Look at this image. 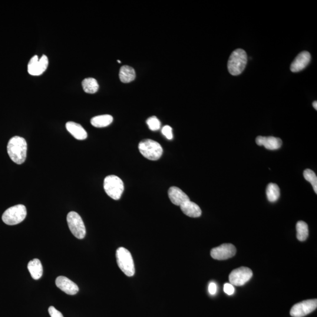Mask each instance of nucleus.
I'll return each mask as SVG.
<instances>
[{"label": "nucleus", "instance_id": "obj_1", "mask_svg": "<svg viewBox=\"0 0 317 317\" xmlns=\"http://www.w3.org/2000/svg\"><path fill=\"white\" fill-rule=\"evenodd\" d=\"M7 152L14 163L18 164L24 163L27 153V144L25 139L18 136L11 138L7 145Z\"/></svg>", "mask_w": 317, "mask_h": 317}, {"label": "nucleus", "instance_id": "obj_2", "mask_svg": "<svg viewBox=\"0 0 317 317\" xmlns=\"http://www.w3.org/2000/svg\"><path fill=\"white\" fill-rule=\"evenodd\" d=\"M247 53L243 49H236L230 55L227 63L229 73L234 76L242 73L247 63Z\"/></svg>", "mask_w": 317, "mask_h": 317}, {"label": "nucleus", "instance_id": "obj_3", "mask_svg": "<svg viewBox=\"0 0 317 317\" xmlns=\"http://www.w3.org/2000/svg\"><path fill=\"white\" fill-rule=\"evenodd\" d=\"M139 150L145 158L149 160L159 159L163 154V149L157 142L152 140H144L139 144Z\"/></svg>", "mask_w": 317, "mask_h": 317}, {"label": "nucleus", "instance_id": "obj_4", "mask_svg": "<svg viewBox=\"0 0 317 317\" xmlns=\"http://www.w3.org/2000/svg\"><path fill=\"white\" fill-rule=\"evenodd\" d=\"M117 264L125 275L132 277L135 275V268L132 254L124 247H120L116 252Z\"/></svg>", "mask_w": 317, "mask_h": 317}, {"label": "nucleus", "instance_id": "obj_5", "mask_svg": "<svg viewBox=\"0 0 317 317\" xmlns=\"http://www.w3.org/2000/svg\"><path fill=\"white\" fill-rule=\"evenodd\" d=\"M104 188L106 193L115 200L120 199L124 190L123 181L115 175H110L105 178Z\"/></svg>", "mask_w": 317, "mask_h": 317}, {"label": "nucleus", "instance_id": "obj_6", "mask_svg": "<svg viewBox=\"0 0 317 317\" xmlns=\"http://www.w3.org/2000/svg\"><path fill=\"white\" fill-rule=\"evenodd\" d=\"M26 209L22 204H18L6 210L3 213L2 220L7 225L13 226L20 223L25 219Z\"/></svg>", "mask_w": 317, "mask_h": 317}, {"label": "nucleus", "instance_id": "obj_7", "mask_svg": "<svg viewBox=\"0 0 317 317\" xmlns=\"http://www.w3.org/2000/svg\"><path fill=\"white\" fill-rule=\"evenodd\" d=\"M67 220L72 234L78 239H83L86 235V229L81 217L75 211H71L68 214Z\"/></svg>", "mask_w": 317, "mask_h": 317}, {"label": "nucleus", "instance_id": "obj_8", "mask_svg": "<svg viewBox=\"0 0 317 317\" xmlns=\"http://www.w3.org/2000/svg\"><path fill=\"white\" fill-rule=\"evenodd\" d=\"M253 277L252 270L246 267H241L234 270L230 274L229 281L231 285L235 286H242Z\"/></svg>", "mask_w": 317, "mask_h": 317}, {"label": "nucleus", "instance_id": "obj_9", "mask_svg": "<svg viewBox=\"0 0 317 317\" xmlns=\"http://www.w3.org/2000/svg\"><path fill=\"white\" fill-rule=\"evenodd\" d=\"M317 307V299L305 300L294 306L290 310V315L293 317H303L315 311Z\"/></svg>", "mask_w": 317, "mask_h": 317}, {"label": "nucleus", "instance_id": "obj_10", "mask_svg": "<svg viewBox=\"0 0 317 317\" xmlns=\"http://www.w3.org/2000/svg\"><path fill=\"white\" fill-rule=\"evenodd\" d=\"M48 63L47 56L43 55L40 58H39L37 55H34L28 62V73L33 76L41 75L47 69Z\"/></svg>", "mask_w": 317, "mask_h": 317}, {"label": "nucleus", "instance_id": "obj_11", "mask_svg": "<svg viewBox=\"0 0 317 317\" xmlns=\"http://www.w3.org/2000/svg\"><path fill=\"white\" fill-rule=\"evenodd\" d=\"M236 249L232 244H223L211 250L210 255L213 259L224 260L235 256Z\"/></svg>", "mask_w": 317, "mask_h": 317}, {"label": "nucleus", "instance_id": "obj_12", "mask_svg": "<svg viewBox=\"0 0 317 317\" xmlns=\"http://www.w3.org/2000/svg\"><path fill=\"white\" fill-rule=\"evenodd\" d=\"M55 285L58 288L68 295H75L79 292L78 286L64 276L58 277L55 280Z\"/></svg>", "mask_w": 317, "mask_h": 317}, {"label": "nucleus", "instance_id": "obj_13", "mask_svg": "<svg viewBox=\"0 0 317 317\" xmlns=\"http://www.w3.org/2000/svg\"><path fill=\"white\" fill-rule=\"evenodd\" d=\"M311 54L308 51H303L297 56L290 66L293 72H299L305 69L311 61Z\"/></svg>", "mask_w": 317, "mask_h": 317}, {"label": "nucleus", "instance_id": "obj_14", "mask_svg": "<svg viewBox=\"0 0 317 317\" xmlns=\"http://www.w3.org/2000/svg\"><path fill=\"white\" fill-rule=\"evenodd\" d=\"M256 143L259 146H263L267 150H279L282 146L283 142L280 138L274 137H257Z\"/></svg>", "mask_w": 317, "mask_h": 317}, {"label": "nucleus", "instance_id": "obj_15", "mask_svg": "<svg viewBox=\"0 0 317 317\" xmlns=\"http://www.w3.org/2000/svg\"><path fill=\"white\" fill-rule=\"evenodd\" d=\"M168 195L171 202L176 206H181V204L187 201H189V197L183 192L179 187L172 186L170 187L168 191Z\"/></svg>", "mask_w": 317, "mask_h": 317}, {"label": "nucleus", "instance_id": "obj_16", "mask_svg": "<svg viewBox=\"0 0 317 317\" xmlns=\"http://www.w3.org/2000/svg\"><path fill=\"white\" fill-rule=\"evenodd\" d=\"M66 128L72 136L78 140H85L88 137L87 132L80 124L74 122H68Z\"/></svg>", "mask_w": 317, "mask_h": 317}, {"label": "nucleus", "instance_id": "obj_17", "mask_svg": "<svg viewBox=\"0 0 317 317\" xmlns=\"http://www.w3.org/2000/svg\"><path fill=\"white\" fill-rule=\"evenodd\" d=\"M181 211L186 216L190 217H199L201 215V210L199 206L190 200L180 206Z\"/></svg>", "mask_w": 317, "mask_h": 317}, {"label": "nucleus", "instance_id": "obj_18", "mask_svg": "<svg viewBox=\"0 0 317 317\" xmlns=\"http://www.w3.org/2000/svg\"><path fill=\"white\" fill-rule=\"evenodd\" d=\"M28 270L33 279L38 280L43 274L42 264L37 259L30 261L28 264Z\"/></svg>", "mask_w": 317, "mask_h": 317}, {"label": "nucleus", "instance_id": "obj_19", "mask_svg": "<svg viewBox=\"0 0 317 317\" xmlns=\"http://www.w3.org/2000/svg\"><path fill=\"white\" fill-rule=\"evenodd\" d=\"M120 80L123 83H130L133 81L136 77L135 69L130 66L124 65L120 69L119 74Z\"/></svg>", "mask_w": 317, "mask_h": 317}, {"label": "nucleus", "instance_id": "obj_20", "mask_svg": "<svg viewBox=\"0 0 317 317\" xmlns=\"http://www.w3.org/2000/svg\"><path fill=\"white\" fill-rule=\"evenodd\" d=\"M113 122V117L110 115H102L92 118L91 123L96 128H104L109 126Z\"/></svg>", "mask_w": 317, "mask_h": 317}, {"label": "nucleus", "instance_id": "obj_21", "mask_svg": "<svg viewBox=\"0 0 317 317\" xmlns=\"http://www.w3.org/2000/svg\"><path fill=\"white\" fill-rule=\"evenodd\" d=\"M82 88L86 93L95 94L99 90V84L93 78H87L82 82Z\"/></svg>", "mask_w": 317, "mask_h": 317}, {"label": "nucleus", "instance_id": "obj_22", "mask_svg": "<svg viewBox=\"0 0 317 317\" xmlns=\"http://www.w3.org/2000/svg\"><path fill=\"white\" fill-rule=\"evenodd\" d=\"M266 194L267 199L270 202H275L280 196V190L278 185L271 183L267 187Z\"/></svg>", "mask_w": 317, "mask_h": 317}, {"label": "nucleus", "instance_id": "obj_23", "mask_svg": "<svg viewBox=\"0 0 317 317\" xmlns=\"http://www.w3.org/2000/svg\"><path fill=\"white\" fill-rule=\"evenodd\" d=\"M297 229V239L300 242H304L307 240L309 237V227L307 224L303 222V221H300L297 223L296 225Z\"/></svg>", "mask_w": 317, "mask_h": 317}, {"label": "nucleus", "instance_id": "obj_24", "mask_svg": "<svg viewBox=\"0 0 317 317\" xmlns=\"http://www.w3.org/2000/svg\"><path fill=\"white\" fill-rule=\"evenodd\" d=\"M304 177L305 179L311 183L315 193H317V177L315 171L311 169H307L304 171Z\"/></svg>", "mask_w": 317, "mask_h": 317}, {"label": "nucleus", "instance_id": "obj_25", "mask_svg": "<svg viewBox=\"0 0 317 317\" xmlns=\"http://www.w3.org/2000/svg\"><path fill=\"white\" fill-rule=\"evenodd\" d=\"M147 124L151 131H156L160 128V122L155 116L148 119Z\"/></svg>", "mask_w": 317, "mask_h": 317}, {"label": "nucleus", "instance_id": "obj_26", "mask_svg": "<svg viewBox=\"0 0 317 317\" xmlns=\"http://www.w3.org/2000/svg\"><path fill=\"white\" fill-rule=\"evenodd\" d=\"M163 135L166 137L167 140H171L173 138L172 128H171L169 125H166L162 128L161 130Z\"/></svg>", "mask_w": 317, "mask_h": 317}, {"label": "nucleus", "instance_id": "obj_27", "mask_svg": "<svg viewBox=\"0 0 317 317\" xmlns=\"http://www.w3.org/2000/svg\"><path fill=\"white\" fill-rule=\"evenodd\" d=\"M48 313L51 317H64L62 313L53 306L49 307Z\"/></svg>", "mask_w": 317, "mask_h": 317}, {"label": "nucleus", "instance_id": "obj_28", "mask_svg": "<svg viewBox=\"0 0 317 317\" xmlns=\"http://www.w3.org/2000/svg\"><path fill=\"white\" fill-rule=\"evenodd\" d=\"M224 292L227 295L231 296L233 295L235 292V289H234V287L231 284L226 283L224 285Z\"/></svg>", "mask_w": 317, "mask_h": 317}, {"label": "nucleus", "instance_id": "obj_29", "mask_svg": "<svg viewBox=\"0 0 317 317\" xmlns=\"http://www.w3.org/2000/svg\"><path fill=\"white\" fill-rule=\"evenodd\" d=\"M209 292L211 295H214L217 292V286L214 283H211L209 286Z\"/></svg>", "mask_w": 317, "mask_h": 317}, {"label": "nucleus", "instance_id": "obj_30", "mask_svg": "<svg viewBox=\"0 0 317 317\" xmlns=\"http://www.w3.org/2000/svg\"><path fill=\"white\" fill-rule=\"evenodd\" d=\"M313 106L314 108H315V110H317V101L314 102L313 103Z\"/></svg>", "mask_w": 317, "mask_h": 317}, {"label": "nucleus", "instance_id": "obj_31", "mask_svg": "<svg viewBox=\"0 0 317 317\" xmlns=\"http://www.w3.org/2000/svg\"><path fill=\"white\" fill-rule=\"evenodd\" d=\"M118 62H120V63H121V62L120 61H119V60L118 61Z\"/></svg>", "mask_w": 317, "mask_h": 317}]
</instances>
